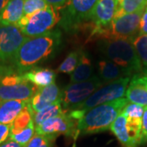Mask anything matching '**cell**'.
I'll use <instances>...</instances> for the list:
<instances>
[{"mask_svg": "<svg viewBox=\"0 0 147 147\" xmlns=\"http://www.w3.org/2000/svg\"><path fill=\"white\" fill-rule=\"evenodd\" d=\"M61 42L62 34L60 29H54L39 36L27 38L14 57L6 63L16 73L24 74L53 58L59 50Z\"/></svg>", "mask_w": 147, "mask_h": 147, "instance_id": "cell-1", "label": "cell"}, {"mask_svg": "<svg viewBox=\"0 0 147 147\" xmlns=\"http://www.w3.org/2000/svg\"><path fill=\"white\" fill-rule=\"evenodd\" d=\"M127 103V100L123 97L88 110L78 121L77 137L79 134H95L110 129L112 123Z\"/></svg>", "mask_w": 147, "mask_h": 147, "instance_id": "cell-2", "label": "cell"}, {"mask_svg": "<svg viewBox=\"0 0 147 147\" xmlns=\"http://www.w3.org/2000/svg\"><path fill=\"white\" fill-rule=\"evenodd\" d=\"M97 47L107 60L115 63L130 76L143 69L142 61L130 40L100 38Z\"/></svg>", "mask_w": 147, "mask_h": 147, "instance_id": "cell-3", "label": "cell"}, {"mask_svg": "<svg viewBox=\"0 0 147 147\" xmlns=\"http://www.w3.org/2000/svg\"><path fill=\"white\" fill-rule=\"evenodd\" d=\"M131 77H126L106 84L97 89L87 100L79 105L74 110L68 111L69 115L74 119L78 121L84 114L92 108L105 103L123 98Z\"/></svg>", "mask_w": 147, "mask_h": 147, "instance_id": "cell-4", "label": "cell"}, {"mask_svg": "<svg viewBox=\"0 0 147 147\" xmlns=\"http://www.w3.org/2000/svg\"><path fill=\"white\" fill-rule=\"evenodd\" d=\"M61 12L59 8L48 6L47 7L35 12L24 15L16 23V26L27 38H34L52 30L59 23Z\"/></svg>", "mask_w": 147, "mask_h": 147, "instance_id": "cell-5", "label": "cell"}, {"mask_svg": "<svg viewBox=\"0 0 147 147\" xmlns=\"http://www.w3.org/2000/svg\"><path fill=\"white\" fill-rule=\"evenodd\" d=\"M97 0H69L60 9L61 19L58 26L68 33L79 30L88 21Z\"/></svg>", "mask_w": 147, "mask_h": 147, "instance_id": "cell-6", "label": "cell"}, {"mask_svg": "<svg viewBox=\"0 0 147 147\" xmlns=\"http://www.w3.org/2000/svg\"><path fill=\"white\" fill-rule=\"evenodd\" d=\"M143 11L144 10L115 17L110 25L98 32L96 37L99 39H127L132 42L139 34Z\"/></svg>", "mask_w": 147, "mask_h": 147, "instance_id": "cell-7", "label": "cell"}, {"mask_svg": "<svg viewBox=\"0 0 147 147\" xmlns=\"http://www.w3.org/2000/svg\"><path fill=\"white\" fill-rule=\"evenodd\" d=\"M38 88L25 79L23 74L8 71L0 74V102L11 100H28Z\"/></svg>", "mask_w": 147, "mask_h": 147, "instance_id": "cell-8", "label": "cell"}, {"mask_svg": "<svg viewBox=\"0 0 147 147\" xmlns=\"http://www.w3.org/2000/svg\"><path fill=\"white\" fill-rule=\"evenodd\" d=\"M103 83L97 75L86 81L69 84L61 91V104L65 110H74L92 93L102 87Z\"/></svg>", "mask_w": 147, "mask_h": 147, "instance_id": "cell-9", "label": "cell"}, {"mask_svg": "<svg viewBox=\"0 0 147 147\" xmlns=\"http://www.w3.org/2000/svg\"><path fill=\"white\" fill-rule=\"evenodd\" d=\"M142 118L127 116L121 113L110 127V130L123 147L141 145Z\"/></svg>", "mask_w": 147, "mask_h": 147, "instance_id": "cell-10", "label": "cell"}, {"mask_svg": "<svg viewBox=\"0 0 147 147\" xmlns=\"http://www.w3.org/2000/svg\"><path fill=\"white\" fill-rule=\"evenodd\" d=\"M78 122L71 118L68 112L43 122L35 127V134L50 135L57 137L59 135L77 137Z\"/></svg>", "mask_w": 147, "mask_h": 147, "instance_id": "cell-11", "label": "cell"}, {"mask_svg": "<svg viewBox=\"0 0 147 147\" xmlns=\"http://www.w3.org/2000/svg\"><path fill=\"white\" fill-rule=\"evenodd\" d=\"M26 38L16 26L0 23V61L6 62L11 60Z\"/></svg>", "mask_w": 147, "mask_h": 147, "instance_id": "cell-12", "label": "cell"}, {"mask_svg": "<svg viewBox=\"0 0 147 147\" xmlns=\"http://www.w3.org/2000/svg\"><path fill=\"white\" fill-rule=\"evenodd\" d=\"M117 7V0H97L89 20L93 25L91 33L92 36H96L98 32L112 22L115 16Z\"/></svg>", "mask_w": 147, "mask_h": 147, "instance_id": "cell-13", "label": "cell"}, {"mask_svg": "<svg viewBox=\"0 0 147 147\" xmlns=\"http://www.w3.org/2000/svg\"><path fill=\"white\" fill-rule=\"evenodd\" d=\"M128 102L147 107V69L133 74L126 91Z\"/></svg>", "mask_w": 147, "mask_h": 147, "instance_id": "cell-14", "label": "cell"}, {"mask_svg": "<svg viewBox=\"0 0 147 147\" xmlns=\"http://www.w3.org/2000/svg\"><path fill=\"white\" fill-rule=\"evenodd\" d=\"M61 91L56 84L38 88L30 99V105L34 113L43 110L53 103L61 100Z\"/></svg>", "mask_w": 147, "mask_h": 147, "instance_id": "cell-15", "label": "cell"}, {"mask_svg": "<svg viewBox=\"0 0 147 147\" xmlns=\"http://www.w3.org/2000/svg\"><path fill=\"white\" fill-rule=\"evenodd\" d=\"M98 77L103 84H108L131 76L115 63L107 59H102L98 62Z\"/></svg>", "mask_w": 147, "mask_h": 147, "instance_id": "cell-16", "label": "cell"}, {"mask_svg": "<svg viewBox=\"0 0 147 147\" xmlns=\"http://www.w3.org/2000/svg\"><path fill=\"white\" fill-rule=\"evenodd\" d=\"M28 100H11L0 102V123L11 124L27 105Z\"/></svg>", "mask_w": 147, "mask_h": 147, "instance_id": "cell-17", "label": "cell"}, {"mask_svg": "<svg viewBox=\"0 0 147 147\" xmlns=\"http://www.w3.org/2000/svg\"><path fill=\"white\" fill-rule=\"evenodd\" d=\"M25 79L38 88L55 84L57 74L50 69L34 67L23 74Z\"/></svg>", "mask_w": 147, "mask_h": 147, "instance_id": "cell-18", "label": "cell"}, {"mask_svg": "<svg viewBox=\"0 0 147 147\" xmlns=\"http://www.w3.org/2000/svg\"><path fill=\"white\" fill-rule=\"evenodd\" d=\"M25 0H10L0 12V23L6 26H16L24 16Z\"/></svg>", "mask_w": 147, "mask_h": 147, "instance_id": "cell-19", "label": "cell"}, {"mask_svg": "<svg viewBox=\"0 0 147 147\" xmlns=\"http://www.w3.org/2000/svg\"><path fill=\"white\" fill-rule=\"evenodd\" d=\"M94 69L88 53L83 51L79 62L73 73L70 74V84L86 81L94 76Z\"/></svg>", "mask_w": 147, "mask_h": 147, "instance_id": "cell-20", "label": "cell"}, {"mask_svg": "<svg viewBox=\"0 0 147 147\" xmlns=\"http://www.w3.org/2000/svg\"><path fill=\"white\" fill-rule=\"evenodd\" d=\"M68 111L65 110L62 107L61 100H57L53 103V105H49L43 110H40L37 113H34V126L38 127L42 124L43 122L48 120L50 119L55 118L57 116L61 115Z\"/></svg>", "mask_w": 147, "mask_h": 147, "instance_id": "cell-21", "label": "cell"}, {"mask_svg": "<svg viewBox=\"0 0 147 147\" xmlns=\"http://www.w3.org/2000/svg\"><path fill=\"white\" fill-rule=\"evenodd\" d=\"M117 1H118V7H117V11L115 17L145 10V8L147 7V0H117Z\"/></svg>", "mask_w": 147, "mask_h": 147, "instance_id": "cell-22", "label": "cell"}, {"mask_svg": "<svg viewBox=\"0 0 147 147\" xmlns=\"http://www.w3.org/2000/svg\"><path fill=\"white\" fill-rule=\"evenodd\" d=\"M32 121H34V112L29 101V105L21 111V114L16 117L14 122L11 124L10 133L13 134L22 131L30 125Z\"/></svg>", "mask_w": 147, "mask_h": 147, "instance_id": "cell-23", "label": "cell"}, {"mask_svg": "<svg viewBox=\"0 0 147 147\" xmlns=\"http://www.w3.org/2000/svg\"><path fill=\"white\" fill-rule=\"evenodd\" d=\"M83 50L78 49L69 53L68 56L65 58L62 63L57 69V72L63 74H72L76 69L80 60V57Z\"/></svg>", "mask_w": 147, "mask_h": 147, "instance_id": "cell-24", "label": "cell"}, {"mask_svg": "<svg viewBox=\"0 0 147 147\" xmlns=\"http://www.w3.org/2000/svg\"><path fill=\"white\" fill-rule=\"evenodd\" d=\"M34 135H35V126H34V121H32L30 123V125L25 129H23L22 131H19L17 133H13V134L10 133L8 139H11L26 146Z\"/></svg>", "mask_w": 147, "mask_h": 147, "instance_id": "cell-25", "label": "cell"}, {"mask_svg": "<svg viewBox=\"0 0 147 147\" xmlns=\"http://www.w3.org/2000/svg\"><path fill=\"white\" fill-rule=\"evenodd\" d=\"M132 43L142 65L147 66V34L138 35Z\"/></svg>", "mask_w": 147, "mask_h": 147, "instance_id": "cell-26", "label": "cell"}, {"mask_svg": "<svg viewBox=\"0 0 147 147\" xmlns=\"http://www.w3.org/2000/svg\"><path fill=\"white\" fill-rule=\"evenodd\" d=\"M57 137L35 134L25 147H53Z\"/></svg>", "mask_w": 147, "mask_h": 147, "instance_id": "cell-27", "label": "cell"}, {"mask_svg": "<svg viewBox=\"0 0 147 147\" xmlns=\"http://www.w3.org/2000/svg\"><path fill=\"white\" fill-rule=\"evenodd\" d=\"M48 6L46 0H25L24 15L32 14L37 11L46 8Z\"/></svg>", "mask_w": 147, "mask_h": 147, "instance_id": "cell-28", "label": "cell"}, {"mask_svg": "<svg viewBox=\"0 0 147 147\" xmlns=\"http://www.w3.org/2000/svg\"><path fill=\"white\" fill-rule=\"evenodd\" d=\"M144 109L145 108L141 106V105L128 102L121 113H123V115H125L127 116L142 118L143 113H144Z\"/></svg>", "mask_w": 147, "mask_h": 147, "instance_id": "cell-29", "label": "cell"}, {"mask_svg": "<svg viewBox=\"0 0 147 147\" xmlns=\"http://www.w3.org/2000/svg\"><path fill=\"white\" fill-rule=\"evenodd\" d=\"M147 144V107H145L142 120L141 145Z\"/></svg>", "mask_w": 147, "mask_h": 147, "instance_id": "cell-30", "label": "cell"}, {"mask_svg": "<svg viewBox=\"0 0 147 147\" xmlns=\"http://www.w3.org/2000/svg\"><path fill=\"white\" fill-rule=\"evenodd\" d=\"M11 124H2L0 123V145L6 142L10 134Z\"/></svg>", "mask_w": 147, "mask_h": 147, "instance_id": "cell-31", "label": "cell"}, {"mask_svg": "<svg viewBox=\"0 0 147 147\" xmlns=\"http://www.w3.org/2000/svg\"><path fill=\"white\" fill-rule=\"evenodd\" d=\"M145 34H147V7L145 8L142 15L138 35H145Z\"/></svg>", "mask_w": 147, "mask_h": 147, "instance_id": "cell-32", "label": "cell"}, {"mask_svg": "<svg viewBox=\"0 0 147 147\" xmlns=\"http://www.w3.org/2000/svg\"><path fill=\"white\" fill-rule=\"evenodd\" d=\"M46 1L49 6L61 9L67 3L69 0H46Z\"/></svg>", "mask_w": 147, "mask_h": 147, "instance_id": "cell-33", "label": "cell"}, {"mask_svg": "<svg viewBox=\"0 0 147 147\" xmlns=\"http://www.w3.org/2000/svg\"><path fill=\"white\" fill-rule=\"evenodd\" d=\"M0 147H25L21 144L14 142L11 139H7L6 142H4L3 144L0 145Z\"/></svg>", "mask_w": 147, "mask_h": 147, "instance_id": "cell-34", "label": "cell"}, {"mask_svg": "<svg viewBox=\"0 0 147 147\" xmlns=\"http://www.w3.org/2000/svg\"><path fill=\"white\" fill-rule=\"evenodd\" d=\"M10 0H0V12L6 7V5L8 3Z\"/></svg>", "mask_w": 147, "mask_h": 147, "instance_id": "cell-35", "label": "cell"}, {"mask_svg": "<svg viewBox=\"0 0 147 147\" xmlns=\"http://www.w3.org/2000/svg\"><path fill=\"white\" fill-rule=\"evenodd\" d=\"M1 62H2V61H0V66H1Z\"/></svg>", "mask_w": 147, "mask_h": 147, "instance_id": "cell-36", "label": "cell"}]
</instances>
